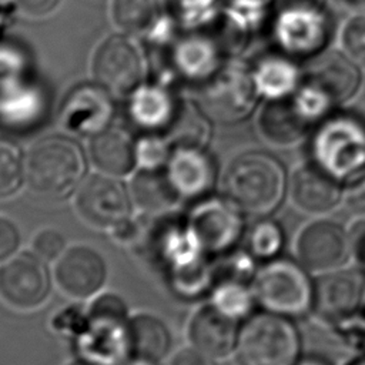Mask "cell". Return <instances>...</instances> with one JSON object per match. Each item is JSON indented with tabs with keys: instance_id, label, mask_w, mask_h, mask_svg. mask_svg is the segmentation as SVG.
<instances>
[{
	"instance_id": "1",
	"label": "cell",
	"mask_w": 365,
	"mask_h": 365,
	"mask_svg": "<svg viewBox=\"0 0 365 365\" xmlns=\"http://www.w3.org/2000/svg\"><path fill=\"white\" fill-rule=\"evenodd\" d=\"M225 188L228 198L242 211L267 217L282 202L288 180L278 158L264 151H248L230 164Z\"/></svg>"
},
{
	"instance_id": "2",
	"label": "cell",
	"mask_w": 365,
	"mask_h": 365,
	"mask_svg": "<svg viewBox=\"0 0 365 365\" xmlns=\"http://www.w3.org/2000/svg\"><path fill=\"white\" fill-rule=\"evenodd\" d=\"M84 170L83 153L74 141L64 137H47L31 147L26 178L36 194L58 200L80 184Z\"/></svg>"
},
{
	"instance_id": "3",
	"label": "cell",
	"mask_w": 365,
	"mask_h": 365,
	"mask_svg": "<svg viewBox=\"0 0 365 365\" xmlns=\"http://www.w3.org/2000/svg\"><path fill=\"white\" fill-rule=\"evenodd\" d=\"M251 287L264 311L298 318L312 309L314 284L298 259L277 257L265 261L255 272Z\"/></svg>"
},
{
	"instance_id": "4",
	"label": "cell",
	"mask_w": 365,
	"mask_h": 365,
	"mask_svg": "<svg viewBox=\"0 0 365 365\" xmlns=\"http://www.w3.org/2000/svg\"><path fill=\"white\" fill-rule=\"evenodd\" d=\"M235 349L241 365H295L301 339L291 318L264 311L245 319Z\"/></svg>"
},
{
	"instance_id": "5",
	"label": "cell",
	"mask_w": 365,
	"mask_h": 365,
	"mask_svg": "<svg viewBox=\"0 0 365 365\" xmlns=\"http://www.w3.org/2000/svg\"><path fill=\"white\" fill-rule=\"evenodd\" d=\"M312 157L339 181L364 173L365 121L352 114L328 115L314 133Z\"/></svg>"
},
{
	"instance_id": "6",
	"label": "cell",
	"mask_w": 365,
	"mask_h": 365,
	"mask_svg": "<svg viewBox=\"0 0 365 365\" xmlns=\"http://www.w3.org/2000/svg\"><path fill=\"white\" fill-rule=\"evenodd\" d=\"M272 37L292 58L322 54L331 40L332 21L325 7L314 0H289L274 14Z\"/></svg>"
},
{
	"instance_id": "7",
	"label": "cell",
	"mask_w": 365,
	"mask_h": 365,
	"mask_svg": "<svg viewBox=\"0 0 365 365\" xmlns=\"http://www.w3.org/2000/svg\"><path fill=\"white\" fill-rule=\"evenodd\" d=\"M351 240L345 228L331 220H315L304 225L295 241L297 259L311 272L342 268L351 257Z\"/></svg>"
},
{
	"instance_id": "8",
	"label": "cell",
	"mask_w": 365,
	"mask_h": 365,
	"mask_svg": "<svg viewBox=\"0 0 365 365\" xmlns=\"http://www.w3.org/2000/svg\"><path fill=\"white\" fill-rule=\"evenodd\" d=\"M252 70L232 63L222 68L204 94L207 113L218 121L235 123L254 110L258 98Z\"/></svg>"
},
{
	"instance_id": "9",
	"label": "cell",
	"mask_w": 365,
	"mask_h": 365,
	"mask_svg": "<svg viewBox=\"0 0 365 365\" xmlns=\"http://www.w3.org/2000/svg\"><path fill=\"white\" fill-rule=\"evenodd\" d=\"M96 80L117 96L131 93L144 77V60L137 44L123 36L107 38L96 53Z\"/></svg>"
},
{
	"instance_id": "10",
	"label": "cell",
	"mask_w": 365,
	"mask_h": 365,
	"mask_svg": "<svg viewBox=\"0 0 365 365\" xmlns=\"http://www.w3.org/2000/svg\"><path fill=\"white\" fill-rule=\"evenodd\" d=\"M76 207L83 220L98 228L124 225L131 210L127 190L108 174H96L84 181L78 188Z\"/></svg>"
},
{
	"instance_id": "11",
	"label": "cell",
	"mask_w": 365,
	"mask_h": 365,
	"mask_svg": "<svg viewBox=\"0 0 365 365\" xmlns=\"http://www.w3.org/2000/svg\"><path fill=\"white\" fill-rule=\"evenodd\" d=\"M241 211L230 198L201 202L191 217L192 238L205 251L222 252L232 248L242 235Z\"/></svg>"
},
{
	"instance_id": "12",
	"label": "cell",
	"mask_w": 365,
	"mask_h": 365,
	"mask_svg": "<svg viewBox=\"0 0 365 365\" xmlns=\"http://www.w3.org/2000/svg\"><path fill=\"white\" fill-rule=\"evenodd\" d=\"M48 274L37 255L19 254L0 267V297L11 307L30 309L48 294Z\"/></svg>"
},
{
	"instance_id": "13",
	"label": "cell",
	"mask_w": 365,
	"mask_h": 365,
	"mask_svg": "<svg viewBox=\"0 0 365 365\" xmlns=\"http://www.w3.org/2000/svg\"><path fill=\"white\" fill-rule=\"evenodd\" d=\"M288 192L292 205L308 215L328 214L342 200L339 180L314 161L295 168L288 181Z\"/></svg>"
},
{
	"instance_id": "14",
	"label": "cell",
	"mask_w": 365,
	"mask_h": 365,
	"mask_svg": "<svg viewBox=\"0 0 365 365\" xmlns=\"http://www.w3.org/2000/svg\"><path fill=\"white\" fill-rule=\"evenodd\" d=\"M56 279L66 294L76 298H88L106 281L104 259L90 247H71L58 257Z\"/></svg>"
},
{
	"instance_id": "15",
	"label": "cell",
	"mask_w": 365,
	"mask_h": 365,
	"mask_svg": "<svg viewBox=\"0 0 365 365\" xmlns=\"http://www.w3.org/2000/svg\"><path fill=\"white\" fill-rule=\"evenodd\" d=\"M361 295L362 285L356 274L341 268L328 271L314 284L312 308L325 319H339L355 311Z\"/></svg>"
},
{
	"instance_id": "16",
	"label": "cell",
	"mask_w": 365,
	"mask_h": 365,
	"mask_svg": "<svg viewBox=\"0 0 365 365\" xmlns=\"http://www.w3.org/2000/svg\"><path fill=\"white\" fill-rule=\"evenodd\" d=\"M167 175L178 194L200 198L215 184V164L202 148H175L168 161Z\"/></svg>"
},
{
	"instance_id": "17",
	"label": "cell",
	"mask_w": 365,
	"mask_h": 365,
	"mask_svg": "<svg viewBox=\"0 0 365 365\" xmlns=\"http://www.w3.org/2000/svg\"><path fill=\"white\" fill-rule=\"evenodd\" d=\"M190 339L192 346L214 358H224L237 346V321L221 312L215 305L198 309L190 322Z\"/></svg>"
},
{
	"instance_id": "18",
	"label": "cell",
	"mask_w": 365,
	"mask_h": 365,
	"mask_svg": "<svg viewBox=\"0 0 365 365\" xmlns=\"http://www.w3.org/2000/svg\"><path fill=\"white\" fill-rule=\"evenodd\" d=\"M305 77L322 87L334 100L335 106L352 100L362 83V74L358 64L345 53L341 54L338 51L321 56Z\"/></svg>"
},
{
	"instance_id": "19",
	"label": "cell",
	"mask_w": 365,
	"mask_h": 365,
	"mask_svg": "<svg viewBox=\"0 0 365 365\" xmlns=\"http://www.w3.org/2000/svg\"><path fill=\"white\" fill-rule=\"evenodd\" d=\"M111 103L106 90L93 86H81L67 97L63 121L67 128L91 133L93 135L107 128L111 117Z\"/></svg>"
},
{
	"instance_id": "20",
	"label": "cell",
	"mask_w": 365,
	"mask_h": 365,
	"mask_svg": "<svg viewBox=\"0 0 365 365\" xmlns=\"http://www.w3.org/2000/svg\"><path fill=\"white\" fill-rule=\"evenodd\" d=\"M252 70L255 90L265 101L292 97L304 80V74L292 57L271 54L261 58Z\"/></svg>"
},
{
	"instance_id": "21",
	"label": "cell",
	"mask_w": 365,
	"mask_h": 365,
	"mask_svg": "<svg viewBox=\"0 0 365 365\" xmlns=\"http://www.w3.org/2000/svg\"><path fill=\"white\" fill-rule=\"evenodd\" d=\"M311 125L294 107L291 97L267 101L258 117L261 137L267 143L278 147H288L301 141Z\"/></svg>"
},
{
	"instance_id": "22",
	"label": "cell",
	"mask_w": 365,
	"mask_h": 365,
	"mask_svg": "<svg viewBox=\"0 0 365 365\" xmlns=\"http://www.w3.org/2000/svg\"><path fill=\"white\" fill-rule=\"evenodd\" d=\"M93 164L108 175L128 174L137 161V148L130 135L120 128H104L90 141Z\"/></svg>"
},
{
	"instance_id": "23",
	"label": "cell",
	"mask_w": 365,
	"mask_h": 365,
	"mask_svg": "<svg viewBox=\"0 0 365 365\" xmlns=\"http://www.w3.org/2000/svg\"><path fill=\"white\" fill-rule=\"evenodd\" d=\"M128 348L135 356L153 361L163 359L171 345V335L167 327L153 315H137L128 322Z\"/></svg>"
},
{
	"instance_id": "24",
	"label": "cell",
	"mask_w": 365,
	"mask_h": 365,
	"mask_svg": "<svg viewBox=\"0 0 365 365\" xmlns=\"http://www.w3.org/2000/svg\"><path fill=\"white\" fill-rule=\"evenodd\" d=\"M133 192L137 204L147 211L165 210L178 198L167 173L160 168H143L133 181Z\"/></svg>"
},
{
	"instance_id": "25",
	"label": "cell",
	"mask_w": 365,
	"mask_h": 365,
	"mask_svg": "<svg viewBox=\"0 0 365 365\" xmlns=\"http://www.w3.org/2000/svg\"><path fill=\"white\" fill-rule=\"evenodd\" d=\"M165 134L174 148H202L208 140L210 128L195 108L184 104L174 113Z\"/></svg>"
},
{
	"instance_id": "26",
	"label": "cell",
	"mask_w": 365,
	"mask_h": 365,
	"mask_svg": "<svg viewBox=\"0 0 365 365\" xmlns=\"http://www.w3.org/2000/svg\"><path fill=\"white\" fill-rule=\"evenodd\" d=\"M255 302L252 287H248L244 279L232 277H227L217 285L212 299V305L237 322L250 317Z\"/></svg>"
},
{
	"instance_id": "27",
	"label": "cell",
	"mask_w": 365,
	"mask_h": 365,
	"mask_svg": "<svg viewBox=\"0 0 365 365\" xmlns=\"http://www.w3.org/2000/svg\"><path fill=\"white\" fill-rule=\"evenodd\" d=\"M284 247V231L281 225L268 218L262 217L250 230L247 237L248 254L261 261H269L279 255Z\"/></svg>"
},
{
	"instance_id": "28",
	"label": "cell",
	"mask_w": 365,
	"mask_h": 365,
	"mask_svg": "<svg viewBox=\"0 0 365 365\" xmlns=\"http://www.w3.org/2000/svg\"><path fill=\"white\" fill-rule=\"evenodd\" d=\"M291 101L309 124L321 123L331 115V111L336 107L329 94L307 77H304L301 86L292 94Z\"/></svg>"
},
{
	"instance_id": "29",
	"label": "cell",
	"mask_w": 365,
	"mask_h": 365,
	"mask_svg": "<svg viewBox=\"0 0 365 365\" xmlns=\"http://www.w3.org/2000/svg\"><path fill=\"white\" fill-rule=\"evenodd\" d=\"M157 14V0H114L113 17L115 23L128 31L147 29Z\"/></svg>"
},
{
	"instance_id": "30",
	"label": "cell",
	"mask_w": 365,
	"mask_h": 365,
	"mask_svg": "<svg viewBox=\"0 0 365 365\" xmlns=\"http://www.w3.org/2000/svg\"><path fill=\"white\" fill-rule=\"evenodd\" d=\"M26 174L19 147L0 138V198L14 194Z\"/></svg>"
},
{
	"instance_id": "31",
	"label": "cell",
	"mask_w": 365,
	"mask_h": 365,
	"mask_svg": "<svg viewBox=\"0 0 365 365\" xmlns=\"http://www.w3.org/2000/svg\"><path fill=\"white\" fill-rule=\"evenodd\" d=\"M344 53L358 66L365 67V11L351 16L341 30Z\"/></svg>"
},
{
	"instance_id": "32",
	"label": "cell",
	"mask_w": 365,
	"mask_h": 365,
	"mask_svg": "<svg viewBox=\"0 0 365 365\" xmlns=\"http://www.w3.org/2000/svg\"><path fill=\"white\" fill-rule=\"evenodd\" d=\"M341 202L351 217L365 220V171L346 181Z\"/></svg>"
},
{
	"instance_id": "33",
	"label": "cell",
	"mask_w": 365,
	"mask_h": 365,
	"mask_svg": "<svg viewBox=\"0 0 365 365\" xmlns=\"http://www.w3.org/2000/svg\"><path fill=\"white\" fill-rule=\"evenodd\" d=\"M64 245L66 242L63 235L53 228L41 230L34 237V241H33V248L36 255L40 259H46V261H53L58 258L66 251Z\"/></svg>"
},
{
	"instance_id": "34",
	"label": "cell",
	"mask_w": 365,
	"mask_h": 365,
	"mask_svg": "<svg viewBox=\"0 0 365 365\" xmlns=\"http://www.w3.org/2000/svg\"><path fill=\"white\" fill-rule=\"evenodd\" d=\"M137 160L144 168H158L167 160V147L160 140L148 138L137 147Z\"/></svg>"
},
{
	"instance_id": "35",
	"label": "cell",
	"mask_w": 365,
	"mask_h": 365,
	"mask_svg": "<svg viewBox=\"0 0 365 365\" xmlns=\"http://www.w3.org/2000/svg\"><path fill=\"white\" fill-rule=\"evenodd\" d=\"M19 244L20 234L16 225L10 220L0 217V262L11 258Z\"/></svg>"
},
{
	"instance_id": "36",
	"label": "cell",
	"mask_w": 365,
	"mask_h": 365,
	"mask_svg": "<svg viewBox=\"0 0 365 365\" xmlns=\"http://www.w3.org/2000/svg\"><path fill=\"white\" fill-rule=\"evenodd\" d=\"M171 365H214V364L211 356L205 355L204 352L192 346V348L180 349L174 355Z\"/></svg>"
},
{
	"instance_id": "37",
	"label": "cell",
	"mask_w": 365,
	"mask_h": 365,
	"mask_svg": "<svg viewBox=\"0 0 365 365\" xmlns=\"http://www.w3.org/2000/svg\"><path fill=\"white\" fill-rule=\"evenodd\" d=\"M20 7L33 16H43L48 11H51L58 0H17Z\"/></svg>"
},
{
	"instance_id": "38",
	"label": "cell",
	"mask_w": 365,
	"mask_h": 365,
	"mask_svg": "<svg viewBox=\"0 0 365 365\" xmlns=\"http://www.w3.org/2000/svg\"><path fill=\"white\" fill-rule=\"evenodd\" d=\"M123 365H158L157 361L148 359V358H143V356H133L131 359H128L127 362H124Z\"/></svg>"
},
{
	"instance_id": "39",
	"label": "cell",
	"mask_w": 365,
	"mask_h": 365,
	"mask_svg": "<svg viewBox=\"0 0 365 365\" xmlns=\"http://www.w3.org/2000/svg\"><path fill=\"white\" fill-rule=\"evenodd\" d=\"M295 365H328V364L318 358H304V359H299Z\"/></svg>"
},
{
	"instance_id": "40",
	"label": "cell",
	"mask_w": 365,
	"mask_h": 365,
	"mask_svg": "<svg viewBox=\"0 0 365 365\" xmlns=\"http://www.w3.org/2000/svg\"><path fill=\"white\" fill-rule=\"evenodd\" d=\"M67 365H98V364H94V362H87V361H73Z\"/></svg>"
}]
</instances>
